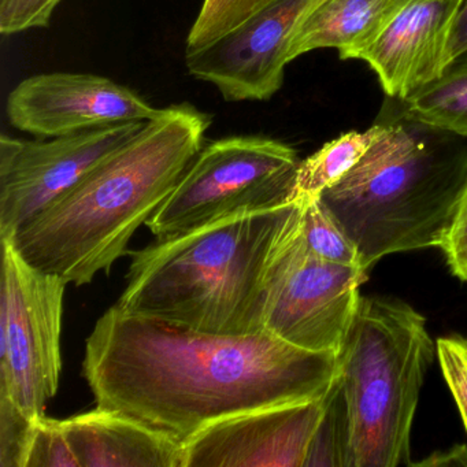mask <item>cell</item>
Segmentation results:
<instances>
[{
  "label": "cell",
  "mask_w": 467,
  "mask_h": 467,
  "mask_svg": "<svg viewBox=\"0 0 467 467\" xmlns=\"http://www.w3.org/2000/svg\"><path fill=\"white\" fill-rule=\"evenodd\" d=\"M83 376L97 406L182 442L218 420L327 395L337 352L292 346L267 330L215 335L109 308L86 341Z\"/></svg>",
  "instance_id": "1"
},
{
  "label": "cell",
  "mask_w": 467,
  "mask_h": 467,
  "mask_svg": "<svg viewBox=\"0 0 467 467\" xmlns=\"http://www.w3.org/2000/svg\"><path fill=\"white\" fill-rule=\"evenodd\" d=\"M212 116L192 105L162 109L78 184L9 240L40 272L67 284L92 283L130 254L141 225L168 201L203 149Z\"/></svg>",
  "instance_id": "2"
},
{
  "label": "cell",
  "mask_w": 467,
  "mask_h": 467,
  "mask_svg": "<svg viewBox=\"0 0 467 467\" xmlns=\"http://www.w3.org/2000/svg\"><path fill=\"white\" fill-rule=\"evenodd\" d=\"M303 201L242 213L138 251L119 310L215 335L264 329L270 266Z\"/></svg>",
  "instance_id": "3"
},
{
  "label": "cell",
  "mask_w": 467,
  "mask_h": 467,
  "mask_svg": "<svg viewBox=\"0 0 467 467\" xmlns=\"http://www.w3.org/2000/svg\"><path fill=\"white\" fill-rule=\"evenodd\" d=\"M381 133L319 195L368 270L395 253L440 247L467 182V138L401 113L388 98Z\"/></svg>",
  "instance_id": "4"
},
{
  "label": "cell",
  "mask_w": 467,
  "mask_h": 467,
  "mask_svg": "<svg viewBox=\"0 0 467 467\" xmlns=\"http://www.w3.org/2000/svg\"><path fill=\"white\" fill-rule=\"evenodd\" d=\"M433 355L422 314L392 297L360 296L338 352L347 467L410 466L412 420Z\"/></svg>",
  "instance_id": "5"
},
{
  "label": "cell",
  "mask_w": 467,
  "mask_h": 467,
  "mask_svg": "<svg viewBox=\"0 0 467 467\" xmlns=\"http://www.w3.org/2000/svg\"><path fill=\"white\" fill-rule=\"evenodd\" d=\"M299 163L291 146L273 139L213 141L146 226L155 240H166L231 215L288 203Z\"/></svg>",
  "instance_id": "6"
},
{
  "label": "cell",
  "mask_w": 467,
  "mask_h": 467,
  "mask_svg": "<svg viewBox=\"0 0 467 467\" xmlns=\"http://www.w3.org/2000/svg\"><path fill=\"white\" fill-rule=\"evenodd\" d=\"M67 281L40 272L2 240L0 401L43 417L61 377Z\"/></svg>",
  "instance_id": "7"
},
{
  "label": "cell",
  "mask_w": 467,
  "mask_h": 467,
  "mask_svg": "<svg viewBox=\"0 0 467 467\" xmlns=\"http://www.w3.org/2000/svg\"><path fill=\"white\" fill-rule=\"evenodd\" d=\"M366 280L368 273L359 267L333 264L311 253L299 218L270 266L264 329L308 351L338 354Z\"/></svg>",
  "instance_id": "8"
},
{
  "label": "cell",
  "mask_w": 467,
  "mask_h": 467,
  "mask_svg": "<svg viewBox=\"0 0 467 467\" xmlns=\"http://www.w3.org/2000/svg\"><path fill=\"white\" fill-rule=\"evenodd\" d=\"M144 124L127 122L40 140L4 133L0 138V237H12Z\"/></svg>",
  "instance_id": "9"
},
{
  "label": "cell",
  "mask_w": 467,
  "mask_h": 467,
  "mask_svg": "<svg viewBox=\"0 0 467 467\" xmlns=\"http://www.w3.org/2000/svg\"><path fill=\"white\" fill-rule=\"evenodd\" d=\"M321 0H266L228 34L185 51L188 73L226 102L269 100L280 91L297 26Z\"/></svg>",
  "instance_id": "10"
},
{
  "label": "cell",
  "mask_w": 467,
  "mask_h": 467,
  "mask_svg": "<svg viewBox=\"0 0 467 467\" xmlns=\"http://www.w3.org/2000/svg\"><path fill=\"white\" fill-rule=\"evenodd\" d=\"M152 108L127 87L81 73H46L21 81L7 98L10 125L39 139L157 119Z\"/></svg>",
  "instance_id": "11"
},
{
  "label": "cell",
  "mask_w": 467,
  "mask_h": 467,
  "mask_svg": "<svg viewBox=\"0 0 467 467\" xmlns=\"http://www.w3.org/2000/svg\"><path fill=\"white\" fill-rule=\"evenodd\" d=\"M333 387L314 400L253 410L202 429L184 444L185 467H305Z\"/></svg>",
  "instance_id": "12"
},
{
  "label": "cell",
  "mask_w": 467,
  "mask_h": 467,
  "mask_svg": "<svg viewBox=\"0 0 467 467\" xmlns=\"http://www.w3.org/2000/svg\"><path fill=\"white\" fill-rule=\"evenodd\" d=\"M462 0H407L360 53L388 98L407 99L441 75Z\"/></svg>",
  "instance_id": "13"
},
{
  "label": "cell",
  "mask_w": 467,
  "mask_h": 467,
  "mask_svg": "<svg viewBox=\"0 0 467 467\" xmlns=\"http://www.w3.org/2000/svg\"><path fill=\"white\" fill-rule=\"evenodd\" d=\"M80 467H185V445L116 410L62 420Z\"/></svg>",
  "instance_id": "14"
},
{
  "label": "cell",
  "mask_w": 467,
  "mask_h": 467,
  "mask_svg": "<svg viewBox=\"0 0 467 467\" xmlns=\"http://www.w3.org/2000/svg\"><path fill=\"white\" fill-rule=\"evenodd\" d=\"M407 0H321L297 26L289 62L319 48H335L341 61L358 59Z\"/></svg>",
  "instance_id": "15"
},
{
  "label": "cell",
  "mask_w": 467,
  "mask_h": 467,
  "mask_svg": "<svg viewBox=\"0 0 467 467\" xmlns=\"http://www.w3.org/2000/svg\"><path fill=\"white\" fill-rule=\"evenodd\" d=\"M396 103L411 119L467 138V51L451 59L436 80Z\"/></svg>",
  "instance_id": "16"
},
{
  "label": "cell",
  "mask_w": 467,
  "mask_h": 467,
  "mask_svg": "<svg viewBox=\"0 0 467 467\" xmlns=\"http://www.w3.org/2000/svg\"><path fill=\"white\" fill-rule=\"evenodd\" d=\"M381 133V124L374 122L366 132L341 133L324 144L307 160L300 161L295 179L292 201L319 198L327 188L340 182L370 149Z\"/></svg>",
  "instance_id": "17"
},
{
  "label": "cell",
  "mask_w": 467,
  "mask_h": 467,
  "mask_svg": "<svg viewBox=\"0 0 467 467\" xmlns=\"http://www.w3.org/2000/svg\"><path fill=\"white\" fill-rule=\"evenodd\" d=\"M302 201L300 231L311 253L333 264L362 269L354 243L344 234L319 198H305Z\"/></svg>",
  "instance_id": "18"
},
{
  "label": "cell",
  "mask_w": 467,
  "mask_h": 467,
  "mask_svg": "<svg viewBox=\"0 0 467 467\" xmlns=\"http://www.w3.org/2000/svg\"><path fill=\"white\" fill-rule=\"evenodd\" d=\"M347 448H348V425H347L346 406H344L337 376L329 406L317 431L305 467H347Z\"/></svg>",
  "instance_id": "19"
},
{
  "label": "cell",
  "mask_w": 467,
  "mask_h": 467,
  "mask_svg": "<svg viewBox=\"0 0 467 467\" xmlns=\"http://www.w3.org/2000/svg\"><path fill=\"white\" fill-rule=\"evenodd\" d=\"M266 0H203L187 37V51L198 50L220 39L250 17Z\"/></svg>",
  "instance_id": "20"
},
{
  "label": "cell",
  "mask_w": 467,
  "mask_h": 467,
  "mask_svg": "<svg viewBox=\"0 0 467 467\" xmlns=\"http://www.w3.org/2000/svg\"><path fill=\"white\" fill-rule=\"evenodd\" d=\"M37 420L9 401H0V467H26Z\"/></svg>",
  "instance_id": "21"
},
{
  "label": "cell",
  "mask_w": 467,
  "mask_h": 467,
  "mask_svg": "<svg viewBox=\"0 0 467 467\" xmlns=\"http://www.w3.org/2000/svg\"><path fill=\"white\" fill-rule=\"evenodd\" d=\"M26 467H80L62 420L46 415L36 420Z\"/></svg>",
  "instance_id": "22"
},
{
  "label": "cell",
  "mask_w": 467,
  "mask_h": 467,
  "mask_svg": "<svg viewBox=\"0 0 467 467\" xmlns=\"http://www.w3.org/2000/svg\"><path fill=\"white\" fill-rule=\"evenodd\" d=\"M62 0H0V34L47 28Z\"/></svg>",
  "instance_id": "23"
},
{
  "label": "cell",
  "mask_w": 467,
  "mask_h": 467,
  "mask_svg": "<svg viewBox=\"0 0 467 467\" xmlns=\"http://www.w3.org/2000/svg\"><path fill=\"white\" fill-rule=\"evenodd\" d=\"M436 352L467 431V340L458 336L439 338Z\"/></svg>",
  "instance_id": "24"
},
{
  "label": "cell",
  "mask_w": 467,
  "mask_h": 467,
  "mask_svg": "<svg viewBox=\"0 0 467 467\" xmlns=\"http://www.w3.org/2000/svg\"><path fill=\"white\" fill-rule=\"evenodd\" d=\"M439 248L444 253L451 272L467 283V182Z\"/></svg>",
  "instance_id": "25"
},
{
  "label": "cell",
  "mask_w": 467,
  "mask_h": 467,
  "mask_svg": "<svg viewBox=\"0 0 467 467\" xmlns=\"http://www.w3.org/2000/svg\"><path fill=\"white\" fill-rule=\"evenodd\" d=\"M464 51H467V0H462L453 21L452 32L448 43V62Z\"/></svg>",
  "instance_id": "26"
},
{
  "label": "cell",
  "mask_w": 467,
  "mask_h": 467,
  "mask_svg": "<svg viewBox=\"0 0 467 467\" xmlns=\"http://www.w3.org/2000/svg\"><path fill=\"white\" fill-rule=\"evenodd\" d=\"M467 466L466 445H455L445 452H436L410 466Z\"/></svg>",
  "instance_id": "27"
}]
</instances>
